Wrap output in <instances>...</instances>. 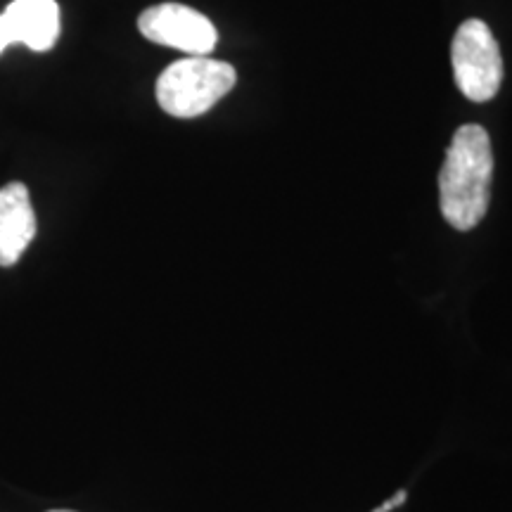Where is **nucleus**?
Returning <instances> with one entry per match:
<instances>
[{"label":"nucleus","instance_id":"obj_1","mask_svg":"<svg viewBox=\"0 0 512 512\" xmlns=\"http://www.w3.org/2000/svg\"><path fill=\"white\" fill-rule=\"evenodd\" d=\"M494 150L482 126H460L439 171V207L448 226L472 230L482 223L491 202Z\"/></svg>","mask_w":512,"mask_h":512},{"label":"nucleus","instance_id":"obj_2","mask_svg":"<svg viewBox=\"0 0 512 512\" xmlns=\"http://www.w3.org/2000/svg\"><path fill=\"white\" fill-rule=\"evenodd\" d=\"M238 74L228 62L190 55L166 67L157 79V102L176 119L202 117L233 91Z\"/></svg>","mask_w":512,"mask_h":512},{"label":"nucleus","instance_id":"obj_3","mask_svg":"<svg viewBox=\"0 0 512 512\" xmlns=\"http://www.w3.org/2000/svg\"><path fill=\"white\" fill-rule=\"evenodd\" d=\"M453 76L458 91L472 102L496 98L503 83V57L494 34L482 19L460 24L451 43Z\"/></svg>","mask_w":512,"mask_h":512},{"label":"nucleus","instance_id":"obj_4","mask_svg":"<svg viewBox=\"0 0 512 512\" xmlns=\"http://www.w3.org/2000/svg\"><path fill=\"white\" fill-rule=\"evenodd\" d=\"M138 29L147 41L188 55H209L219 43V31L209 22V17L181 3L147 8L138 17Z\"/></svg>","mask_w":512,"mask_h":512},{"label":"nucleus","instance_id":"obj_5","mask_svg":"<svg viewBox=\"0 0 512 512\" xmlns=\"http://www.w3.org/2000/svg\"><path fill=\"white\" fill-rule=\"evenodd\" d=\"M60 27V5L55 0H12L0 15V53L12 43L46 53L60 38Z\"/></svg>","mask_w":512,"mask_h":512},{"label":"nucleus","instance_id":"obj_6","mask_svg":"<svg viewBox=\"0 0 512 512\" xmlns=\"http://www.w3.org/2000/svg\"><path fill=\"white\" fill-rule=\"evenodd\" d=\"M36 214L29 188L8 183L0 188V266L10 268L22 259L36 238Z\"/></svg>","mask_w":512,"mask_h":512},{"label":"nucleus","instance_id":"obj_7","mask_svg":"<svg viewBox=\"0 0 512 512\" xmlns=\"http://www.w3.org/2000/svg\"><path fill=\"white\" fill-rule=\"evenodd\" d=\"M401 503H406V491H399V494H396L392 501H387L384 505H380V508H377L375 512H392L396 505H401Z\"/></svg>","mask_w":512,"mask_h":512},{"label":"nucleus","instance_id":"obj_8","mask_svg":"<svg viewBox=\"0 0 512 512\" xmlns=\"http://www.w3.org/2000/svg\"><path fill=\"white\" fill-rule=\"evenodd\" d=\"M48 512H74V510H48Z\"/></svg>","mask_w":512,"mask_h":512}]
</instances>
